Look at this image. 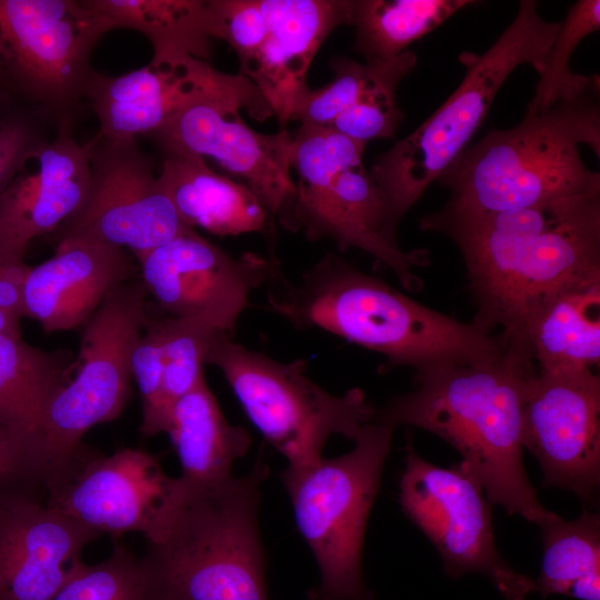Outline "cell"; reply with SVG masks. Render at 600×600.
Masks as SVG:
<instances>
[{"mask_svg":"<svg viewBox=\"0 0 600 600\" xmlns=\"http://www.w3.org/2000/svg\"><path fill=\"white\" fill-rule=\"evenodd\" d=\"M259 89L244 76L228 74L193 57L151 59L120 76L96 72L86 99L99 122L98 136L133 140L152 134L181 109L217 93L251 94Z\"/></svg>","mask_w":600,"mask_h":600,"instance_id":"obj_18","label":"cell"},{"mask_svg":"<svg viewBox=\"0 0 600 600\" xmlns=\"http://www.w3.org/2000/svg\"><path fill=\"white\" fill-rule=\"evenodd\" d=\"M84 148L89 188L80 207L53 232L56 242L104 243L136 257L192 229L180 219L137 139L96 134Z\"/></svg>","mask_w":600,"mask_h":600,"instance_id":"obj_14","label":"cell"},{"mask_svg":"<svg viewBox=\"0 0 600 600\" xmlns=\"http://www.w3.org/2000/svg\"><path fill=\"white\" fill-rule=\"evenodd\" d=\"M8 97L7 96H0V112L4 109V107L8 104Z\"/></svg>","mask_w":600,"mask_h":600,"instance_id":"obj_41","label":"cell"},{"mask_svg":"<svg viewBox=\"0 0 600 600\" xmlns=\"http://www.w3.org/2000/svg\"><path fill=\"white\" fill-rule=\"evenodd\" d=\"M134 258L148 293L169 317L198 318L231 336L251 294L281 266L274 253L233 257L194 229Z\"/></svg>","mask_w":600,"mask_h":600,"instance_id":"obj_16","label":"cell"},{"mask_svg":"<svg viewBox=\"0 0 600 600\" xmlns=\"http://www.w3.org/2000/svg\"><path fill=\"white\" fill-rule=\"evenodd\" d=\"M129 251L79 239L57 242L54 254L30 267L22 290V317L44 331L83 326L106 297L133 277Z\"/></svg>","mask_w":600,"mask_h":600,"instance_id":"obj_22","label":"cell"},{"mask_svg":"<svg viewBox=\"0 0 600 600\" xmlns=\"http://www.w3.org/2000/svg\"><path fill=\"white\" fill-rule=\"evenodd\" d=\"M417 59L410 50L394 58L364 63L334 57L330 64L332 80L316 90L308 87L298 98L290 121L329 127L369 92L387 86L398 87L413 70Z\"/></svg>","mask_w":600,"mask_h":600,"instance_id":"obj_30","label":"cell"},{"mask_svg":"<svg viewBox=\"0 0 600 600\" xmlns=\"http://www.w3.org/2000/svg\"><path fill=\"white\" fill-rule=\"evenodd\" d=\"M420 224L456 243L478 308L473 321L508 340L548 296L600 280V191L492 213L443 207Z\"/></svg>","mask_w":600,"mask_h":600,"instance_id":"obj_1","label":"cell"},{"mask_svg":"<svg viewBox=\"0 0 600 600\" xmlns=\"http://www.w3.org/2000/svg\"><path fill=\"white\" fill-rule=\"evenodd\" d=\"M559 21L538 2L522 0L511 23L483 53H463L466 74L450 97L414 131L380 154L370 173L382 191L392 226L467 148L507 78L521 64L541 73Z\"/></svg>","mask_w":600,"mask_h":600,"instance_id":"obj_6","label":"cell"},{"mask_svg":"<svg viewBox=\"0 0 600 600\" xmlns=\"http://www.w3.org/2000/svg\"><path fill=\"white\" fill-rule=\"evenodd\" d=\"M174 490L159 459L139 448L111 456L82 446L44 487L48 507L99 532H139L148 542L161 534Z\"/></svg>","mask_w":600,"mask_h":600,"instance_id":"obj_15","label":"cell"},{"mask_svg":"<svg viewBox=\"0 0 600 600\" xmlns=\"http://www.w3.org/2000/svg\"><path fill=\"white\" fill-rule=\"evenodd\" d=\"M30 266L0 256V309L22 318V290Z\"/></svg>","mask_w":600,"mask_h":600,"instance_id":"obj_38","label":"cell"},{"mask_svg":"<svg viewBox=\"0 0 600 600\" xmlns=\"http://www.w3.org/2000/svg\"><path fill=\"white\" fill-rule=\"evenodd\" d=\"M599 29V0H579L569 9L566 19L560 22L524 113L542 112L561 98L580 93L599 80L597 74H577L570 69L574 49Z\"/></svg>","mask_w":600,"mask_h":600,"instance_id":"obj_31","label":"cell"},{"mask_svg":"<svg viewBox=\"0 0 600 600\" xmlns=\"http://www.w3.org/2000/svg\"><path fill=\"white\" fill-rule=\"evenodd\" d=\"M543 554L534 591L600 600V517L583 510L579 518L561 517L540 527Z\"/></svg>","mask_w":600,"mask_h":600,"instance_id":"obj_28","label":"cell"},{"mask_svg":"<svg viewBox=\"0 0 600 600\" xmlns=\"http://www.w3.org/2000/svg\"><path fill=\"white\" fill-rule=\"evenodd\" d=\"M599 88L598 80L467 147L437 180L451 192L444 207L492 213L599 192L600 174L580 153L586 144L600 157Z\"/></svg>","mask_w":600,"mask_h":600,"instance_id":"obj_4","label":"cell"},{"mask_svg":"<svg viewBox=\"0 0 600 600\" xmlns=\"http://www.w3.org/2000/svg\"><path fill=\"white\" fill-rule=\"evenodd\" d=\"M472 0H353L354 50L366 62L394 58Z\"/></svg>","mask_w":600,"mask_h":600,"instance_id":"obj_29","label":"cell"},{"mask_svg":"<svg viewBox=\"0 0 600 600\" xmlns=\"http://www.w3.org/2000/svg\"><path fill=\"white\" fill-rule=\"evenodd\" d=\"M162 319H149L131 358V374L137 381L142 401L140 431L148 437L167 432L169 424L162 390Z\"/></svg>","mask_w":600,"mask_h":600,"instance_id":"obj_34","label":"cell"},{"mask_svg":"<svg viewBox=\"0 0 600 600\" xmlns=\"http://www.w3.org/2000/svg\"><path fill=\"white\" fill-rule=\"evenodd\" d=\"M536 367L517 342L491 358L416 371L411 391L377 416L429 431L452 446L481 481L491 504L539 527L560 516L538 500L523 466L522 418Z\"/></svg>","mask_w":600,"mask_h":600,"instance_id":"obj_2","label":"cell"},{"mask_svg":"<svg viewBox=\"0 0 600 600\" xmlns=\"http://www.w3.org/2000/svg\"><path fill=\"white\" fill-rule=\"evenodd\" d=\"M400 480V504L438 550L446 573H480L506 600H524L531 578L517 572L498 551L491 503L470 466L441 468L424 460L408 440Z\"/></svg>","mask_w":600,"mask_h":600,"instance_id":"obj_12","label":"cell"},{"mask_svg":"<svg viewBox=\"0 0 600 600\" xmlns=\"http://www.w3.org/2000/svg\"><path fill=\"white\" fill-rule=\"evenodd\" d=\"M69 361L66 351H46L21 337L0 334V432L28 456L41 479V421L50 398L67 378Z\"/></svg>","mask_w":600,"mask_h":600,"instance_id":"obj_26","label":"cell"},{"mask_svg":"<svg viewBox=\"0 0 600 600\" xmlns=\"http://www.w3.org/2000/svg\"><path fill=\"white\" fill-rule=\"evenodd\" d=\"M267 288V309L299 329H318L414 371L502 353L508 341L473 320L426 307L342 257L328 252L290 280L281 266Z\"/></svg>","mask_w":600,"mask_h":600,"instance_id":"obj_3","label":"cell"},{"mask_svg":"<svg viewBox=\"0 0 600 600\" xmlns=\"http://www.w3.org/2000/svg\"><path fill=\"white\" fill-rule=\"evenodd\" d=\"M100 536L37 492L0 494V600H52Z\"/></svg>","mask_w":600,"mask_h":600,"instance_id":"obj_19","label":"cell"},{"mask_svg":"<svg viewBox=\"0 0 600 600\" xmlns=\"http://www.w3.org/2000/svg\"><path fill=\"white\" fill-rule=\"evenodd\" d=\"M44 490L32 461L10 439L0 432V494L28 490Z\"/></svg>","mask_w":600,"mask_h":600,"instance_id":"obj_37","label":"cell"},{"mask_svg":"<svg viewBox=\"0 0 600 600\" xmlns=\"http://www.w3.org/2000/svg\"><path fill=\"white\" fill-rule=\"evenodd\" d=\"M19 320L0 309V334L21 337Z\"/></svg>","mask_w":600,"mask_h":600,"instance_id":"obj_39","label":"cell"},{"mask_svg":"<svg viewBox=\"0 0 600 600\" xmlns=\"http://www.w3.org/2000/svg\"><path fill=\"white\" fill-rule=\"evenodd\" d=\"M111 21L86 0H0V63L12 94L69 119L97 70Z\"/></svg>","mask_w":600,"mask_h":600,"instance_id":"obj_11","label":"cell"},{"mask_svg":"<svg viewBox=\"0 0 600 600\" xmlns=\"http://www.w3.org/2000/svg\"><path fill=\"white\" fill-rule=\"evenodd\" d=\"M176 448L181 473L174 493L187 494L219 486L232 477L234 462L247 454L251 438L231 424L204 376L172 407L167 432Z\"/></svg>","mask_w":600,"mask_h":600,"instance_id":"obj_24","label":"cell"},{"mask_svg":"<svg viewBox=\"0 0 600 600\" xmlns=\"http://www.w3.org/2000/svg\"><path fill=\"white\" fill-rule=\"evenodd\" d=\"M162 322V390L164 408L170 418L173 404L204 376L208 341L219 330L198 318L167 316Z\"/></svg>","mask_w":600,"mask_h":600,"instance_id":"obj_32","label":"cell"},{"mask_svg":"<svg viewBox=\"0 0 600 600\" xmlns=\"http://www.w3.org/2000/svg\"><path fill=\"white\" fill-rule=\"evenodd\" d=\"M512 341L524 347L537 371H598L600 280L573 284L544 298Z\"/></svg>","mask_w":600,"mask_h":600,"instance_id":"obj_25","label":"cell"},{"mask_svg":"<svg viewBox=\"0 0 600 600\" xmlns=\"http://www.w3.org/2000/svg\"><path fill=\"white\" fill-rule=\"evenodd\" d=\"M398 87L376 89L341 112L329 126L342 136L366 143L392 138L403 119L396 100Z\"/></svg>","mask_w":600,"mask_h":600,"instance_id":"obj_36","label":"cell"},{"mask_svg":"<svg viewBox=\"0 0 600 600\" xmlns=\"http://www.w3.org/2000/svg\"><path fill=\"white\" fill-rule=\"evenodd\" d=\"M394 429L376 413L349 452L282 471L296 524L320 572L310 600H373L363 581L362 550Z\"/></svg>","mask_w":600,"mask_h":600,"instance_id":"obj_8","label":"cell"},{"mask_svg":"<svg viewBox=\"0 0 600 600\" xmlns=\"http://www.w3.org/2000/svg\"><path fill=\"white\" fill-rule=\"evenodd\" d=\"M522 443L542 469L543 487L594 500L600 484L599 371L536 370L526 390Z\"/></svg>","mask_w":600,"mask_h":600,"instance_id":"obj_17","label":"cell"},{"mask_svg":"<svg viewBox=\"0 0 600 600\" xmlns=\"http://www.w3.org/2000/svg\"><path fill=\"white\" fill-rule=\"evenodd\" d=\"M114 29L142 33L152 59L193 57L208 61L211 37L208 0H86Z\"/></svg>","mask_w":600,"mask_h":600,"instance_id":"obj_27","label":"cell"},{"mask_svg":"<svg viewBox=\"0 0 600 600\" xmlns=\"http://www.w3.org/2000/svg\"><path fill=\"white\" fill-rule=\"evenodd\" d=\"M90 182L84 144L71 132V120L22 167L0 198V256L24 261L30 242L54 232L82 203Z\"/></svg>","mask_w":600,"mask_h":600,"instance_id":"obj_20","label":"cell"},{"mask_svg":"<svg viewBox=\"0 0 600 600\" xmlns=\"http://www.w3.org/2000/svg\"><path fill=\"white\" fill-rule=\"evenodd\" d=\"M204 363L223 374L250 421L288 468L320 460L332 436L353 440L377 413L361 389L333 394L308 377L306 360L280 361L223 331L211 334Z\"/></svg>","mask_w":600,"mask_h":600,"instance_id":"obj_9","label":"cell"},{"mask_svg":"<svg viewBox=\"0 0 600 600\" xmlns=\"http://www.w3.org/2000/svg\"><path fill=\"white\" fill-rule=\"evenodd\" d=\"M267 474L259 460L241 477L172 498L140 558L148 600H269L258 521Z\"/></svg>","mask_w":600,"mask_h":600,"instance_id":"obj_5","label":"cell"},{"mask_svg":"<svg viewBox=\"0 0 600 600\" xmlns=\"http://www.w3.org/2000/svg\"><path fill=\"white\" fill-rule=\"evenodd\" d=\"M364 149L330 127L301 123L291 133L297 197L290 231L331 240L340 251L361 250L417 291L422 281L414 269L428 263V252L399 247L386 198L363 166Z\"/></svg>","mask_w":600,"mask_h":600,"instance_id":"obj_7","label":"cell"},{"mask_svg":"<svg viewBox=\"0 0 600 600\" xmlns=\"http://www.w3.org/2000/svg\"><path fill=\"white\" fill-rule=\"evenodd\" d=\"M267 27L261 44L242 64L280 123L308 88L309 67L327 37L350 24L353 0H262Z\"/></svg>","mask_w":600,"mask_h":600,"instance_id":"obj_21","label":"cell"},{"mask_svg":"<svg viewBox=\"0 0 600 600\" xmlns=\"http://www.w3.org/2000/svg\"><path fill=\"white\" fill-rule=\"evenodd\" d=\"M52 600H148L142 562L116 543L103 561L81 563Z\"/></svg>","mask_w":600,"mask_h":600,"instance_id":"obj_33","label":"cell"},{"mask_svg":"<svg viewBox=\"0 0 600 600\" xmlns=\"http://www.w3.org/2000/svg\"><path fill=\"white\" fill-rule=\"evenodd\" d=\"M49 139L39 110L4 107L0 112V198Z\"/></svg>","mask_w":600,"mask_h":600,"instance_id":"obj_35","label":"cell"},{"mask_svg":"<svg viewBox=\"0 0 600 600\" xmlns=\"http://www.w3.org/2000/svg\"><path fill=\"white\" fill-rule=\"evenodd\" d=\"M162 154L158 176L184 224L220 237L259 232L273 241V219L246 184L214 172L200 157Z\"/></svg>","mask_w":600,"mask_h":600,"instance_id":"obj_23","label":"cell"},{"mask_svg":"<svg viewBox=\"0 0 600 600\" xmlns=\"http://www.w3.org/2000/svg\"><path fill=\"white\" fill-rule=\"evenodd\" d=\"M241 109L259 121L273 117L262 96L217 93L181 109L150 136L162 151L216 160L242 179L273 220L291 230L297 197L290 167L291 133H260L242 120Z\"/></svg>","mask_w":600,"mask_h":600,"instance_id":"obj_13","label":"cell"},{"mask_svg":"<svg viewBox=\"0 0 600 600\" xmlns=\"http://www.w3.org/2000/svg\"><path fill=\"white\" fill-rule=\"evenodd\" d=\"M148 291L133 277L113 289L83 324L77 372L50 398L40 427L46 483L60 473L94 426L119 417L130 397L131 358L148 321Z\"/></svg>","mask_w":600,"mask_h":600,"instance_id":"obj_10","label":"cell"},{"mask_svg":"<svg viewBox=\"0 0 600 600\" xmlns=\"http://www.w3.org/2000/svg\"><path fill=\"white\" fill-rule=\"evenodd\" d=\"M11 93L4 70L0 63V96H9Z\"/></svg>","mask_w":600,"mask_h":600,"instance_id":"obj_40","label":"cell"}]
</instances>
